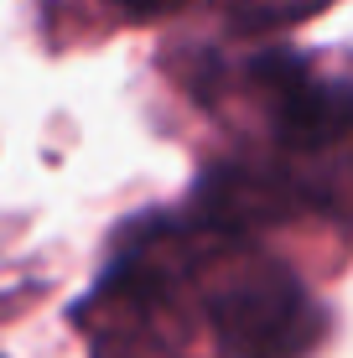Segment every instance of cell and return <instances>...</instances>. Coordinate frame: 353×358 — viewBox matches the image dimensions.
<instances>
[{"label": "cell", "instance_id": "cell-3", "mask_svg": "<svg viewBox=\"0 0 353 358\" xmlns=\"http://www.w3.org/2000/svg\"><path fill=\"white\" fill-rule=\"evenodd\" d=\"M301 182L296 166L286 162H260V156H239V162H218L198 177L192 187V218L213 229L218 239L245 244L250 234L286 224L301 213Z\"/></svg>", "mask_w": 353, "mask_h": 358}, {"label": "cell", "instance_id": "cell-6", "mask_svg": "<svg viewBox=\"0 0 353 358\" xmlns=\"http://www.w3.org/2000/svg\"><path fill=\"white\" fill-rule=\"evenodd\" d=\"M115 10H125V16L136 21H151V16H172V10H182L187 0H109Z\"/></svg>", "mask_w": 353, "mask_h": 358}, {"label": "cell", "instance_id": "cell-4", "mask_svg": "<svg viewBox=\"0 0 353 358\" xmlns=\"http://www.w3.org/2000/svg\"><path fill=\"white\" fill-rule=\"evenodd\" d=\"M296 182H301V203L353 234V145L307 156L296 166Z\"/></svg>", "mask_w": 353, "mask_h": 358}, {"label": "cell", "instance_id": "cell-2", "mask_svg": "<svg viewBox=\"0 0 353 358\" xmlns=\"http://www.w3.org/2000/svg\"><path fill=\"white\" fill-rule=\"evenodd\" d=\"M250 78L271 94V120L281 145L317 156L353 141V73L317 78V73H307L301 57L275 52V57H260L250 68Z\"/></svg>", "mask_w": 353, "mask_h": 358}, {"label": "cell", "instance_id": "cell-1", "mask_svg": "<svg viewBox=\"0 0 353 358\" xmlns=\"http://www.w3.org/2000/svg\"><path fill=\"white\" fill-rule=\"evenodd\" d=\"M203 306L224 358H301L322 338V312L307 286L260 255L218 280Z\"/></svg>", "mask_w": 353, "mask_h": 358}, {"label": "cell", "instance_id": "cell-7", "mask_svg": "<svg viewBox=\"0 0 353 358\" xmlns=\"http://www.w3.org/2000/svg\"><path fill=\"white\" fill-rule=\"evenodd\" d=\"M161 358H177V353H161Z\"/></svg>", "mask_w": 353, "mask_h": 358}, {"label": "cell", "instance_id": "cell-5", "mask_svg": "<svg viewBox=\"0 0 353 358\" xmlns=\"http://www.w3.org/2000/svg\"><path fill=\"white\" fill-rule=\"evenodd\" d=\"M333 0H218L229 31L239 36H275V31H291L301 21H312L317 10H327Z\"/></svg>", "mask_w": 353, "mask_h": 358}]
</instances>
